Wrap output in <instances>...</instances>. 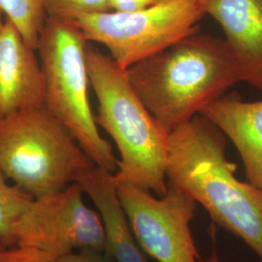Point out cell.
Masks as SVG:
<instances>
[{
  "mask_svg": "<svg viewBox=\"0 0 262 262\" xmlns=\"http://www.w3.org/2000/svg\"><path fill=\"white\" fill-rule=\"evenodd\" d=\"M90 84L98 101L94 117L120 152L115 181L163 196L167 191L169 133L134 93L126 71L112 57L86 46Z\"/></svg>",
  "mask_w": 262,
  "mask_h": 262,
  "instance_id": "obj_3",
  "label": "cell"
},
{
  "mask_svg": "<svg viewBox=\"0 0 262 262\" xmlns=\"http://www.w3.org/2000/svg\"><path fill=\"white\" fill-rule=\"evenodd\" d=\"M102 219L106 232V253L114 262H148L131 231L117 194L114 174L94 166L77 179Z\"/></svg>",
  "mask_w": 262,
  "mask_h": 262,
  "instance_id": "obj_12",
  "label": "cell"
},
{
  "mask_svg": "<svg viewBox=\"0 0 262 262\" xmlns=\"http://www.w3.org/2000/svg\"><path fill=\"white\" fill-rule=\"evenodd\" d=\"M88 43L75 20L47 17L36 50L45 82L44 106L69 130L95 166L115 174L119 159L99 133L89 99Z\"/></svg>",
  "mask_w": 262,
  "mask_h": 262,
  "instance_id": "obj_5",
  "label": "cell"
},
{
  "mask_svg": "<svg viewBox=\"0 0 262 262\" xmlns=\"http://www.w3.org/2000/svg\"><path fill=\"white\" fill-rule=\"evenodd\" d=\"M4 19H5V16H4V13H3V11L1 10V8H0V29H1V28H2V26H3Z\"/></svg>",
  "mask_w": 262,
  "mask_h": 262,
  "instance_id": "obj_20",
  "label": "cell"
},
{
  "mask_svg": "<svg viewBox=\"0 0 262 262\" xmlns=\"http://www.w3.org/2000/svg\"><path fill=\"white\" fill-rule=\"evenodd\" d=\"M5 18L18 28L28 46L37 50L39 37L47 15L43 0H0Z\"/></svg>",
  "mask_w": 262,
  "mask_h": 262,
  "instance_id": "obj_13",
  "label": "cell"
},
{
  "mask_svg": "<svg viewBox=\"0 0 262 262\" xmlns=\"http://www.w3.org/2000/svg\"><path fill=\"white\" fill-rule=\"evenodd\" d=\"M4 248H5V247H4V246H3V245H2V243H1V242H0V253H1V252H2V250H3V249H4Z\"/></svg>",
  "mask_w": 262,
  "mask_h": 262,
  "instance_id": "obj_21",
  "label": "cell"
},
{
  "mask_svg": "<svg viewBox=\"0 0 262 262\" xmlns=\"http://www.w3.org/2000/svg\"><path fill=\"white\" fill-rule=\"evenodd\" d=\"M116 185L142 251L158 262H200L190 229L197 208L192 197L168 183L166 193L160 197L125 183Z\"/></svg>",
  "mask_w": 262,
  "mask_h": 262,
  "instance_id": "obj_8",
  "label": "cell"
},
{
  "mask_svg": "<svg viewBox=\"0 0 262 262\" xmlns=\"http://www.w3.org/2000/svg\"><path fill=\"white\" fill-rule=\"evenodd\" d=\"M200 262H221V260L219 259V257H217V255L215 254V253H213L208 259L206 260H200Z\"/></svg>",
  "mask_w": 262,
  "mask_h": 262,
  "instance_id": "obj_19",
  "label": "cell"
},
{
  "mask_svg": "<svg viewBox=\"0 0 262 262\" xmlns=\"http://www.w3.org/2000/svg\"><path fill=\"white\" fill-rule=\"evenodd\" d=\"M235 173L225 135L202 115L169 133L167 183L192 197L262 262V188Z\"/></svg>",
  "mask_w": 262,
  "mask_h": 262,
  "instance_id": "obj_1",
  "label": "cell"
},
{
  "mask_svg": "<svg viewBox=\"0 0 262 262\" xmlns=\"http://www.w3.org/2000/svg\"><path fill=\"white\" fill-rule=\"evenodd\" d=\"M32 199L0 172V242L5 248L16 246L13 226Z\"/></svg>",
  "mask_w": 262,
  "mask_h": 262,
  "instance_id": "obj_14",
  "label": "cell"
},
{
  "mask_svg": "<svg viewBox=\"0 0 262 262\" xmlns=\"http://www.w3.org/2000/svg\"><path fill=\"white\" fill-rule=\"evenodd\" d=\"M125 71L134 93L168 133L242 82L225 40L199 32Z\"/></svg>",
  "mask_w": 262,
  "mask_h": 262,
  "instance_id": "obj_2",
  "label": "cell"
},
{
  "mask_svg": "<svg viewBox=\"0 0 262 262\" xmlns=\"http://www.w3.org/2000/svg\"><path fill=\"white\" fill-rule=\"evenodd\" d=\"M202 0H163L128 13L83 15L74 19L91 43L103 45L123 69L199 32Z\"/></svg>",
  "mask_w": 262,
  "mask_h": 262,
  "instance_id": "obj_6",
  "label": "cell"
},
{
  "mask_svg": "<svg viewBox=\"0 0 262 262\" xmlns=\"http://www.w3.org/2000/svg\"><path fill=\"white\" fill-rule=\"evenodd\" d=\"M200 115L232 141L249 182L262 188V100L245 102L237 94L223 95Z\"/></svg>",
  "mask_w": 262,
  "mask_h": 262,
  "instance_id": "obj_11",
  "label": "cell"
},
{
  "mask_svg": "<svg viewBox=\"0 0 262 262\" xmlns=\"http://www.w3.org/2000/svg\"><path fill=\"white\" fill-rule=\"evenodd\" d=\"M94 166L44 105L0 119V172L28 195L59 192Z\"/></svg>",
  "mask_w": 262,
  "mask_h": 262,
  "instance_id": "obj_4",
  "label": "cell"
},
{
  "mask_svg": "<svg viewBox=\"0 0 262 262\" xmlns=\"http://www.w3.org/2000/svg\"><path fill=\"white\" fill-rule=\"evenodd\" d=\"M48 18L74 19L83 15L112 12L110 0H43Z\"/></svg>",
  "mask_w": 262,
  "mask_h": 262,
  "instance_id": "obj_15",
  "label": "cell"
},
{
  "mask_svg": "<svg viewBox=\"0 0 262 262\" xmlns=\"http://www.w3.org/2000/svg\"><path fill=\"white\" fill-rule=\"evenodd\" d=\"M163 0H110L112 12L128 13L158 4Z\"/></svg>",
  "mask_w": 262,
  "mask_h": 262,
  "instance_id": "obj_18",
  "label": "cell"
},
{
  "mask_svg": "<svg viewBox=\"0 0 262 262\" xmlns=\"http://www.w3.org/2000/svg\"><path fill=\"white\" fill-rule=\"evenodd\" d=\"M84 194L73 183L59 192L33 198L13 226L16 246L35 248L57 258L83 250L106 252L102 219L84 203Z\"/></svg>",
  "mask_w": 262,
  "mask_h": 262,
  "instance_id": "obj_7",
  "label": "cell"
},
{
  "mask_svg": "<svg viewBox=\"0 0 262 262\" xmlns=\"http://www.w3.org/2000/svg\"><path fill=\"white\" fill-rule=\"evenodd\" d=\"M57 259L51 253L26 246L4 248L0 253V262H57Z\"/></svg>",
  "mask_w": 262,
  "mask_h": 262,
  "instance_id": "obj_16",
  "label": "cell"
},
{
  "mask_svg": "<svg viewBox=\"0 0 262 262\" xmlns=\"http://www.w3.org/2000/svg\"><path fill=\"white\" fill-rule=\"evenodd\" d=\"M35 51L5 18L0 29V119L44 105L45 82Z\"/></svg>",
  "mask_w": 262,
  "mask_h": 262,
  "instance_id": "obj_9",
  "label": "cell"
},
{
  "mask_svg": "<svg viewBox=\"0 0 262 262\" xmlns=\"http://www.w3.org/2000/svg\"><path fill=\"white\" fill-rule=\"evenodd\" d=\"M221 26L241 80L262 93V0H202Z\"/></svg>",
  "mask_w": 262,
  "mask_h": 262,
  "instance_id": "obj_10",
  "label": "cell"
},
{
  "mask_svg": "<svg viewBox=\"0 0 262 262\" xmlns=\"http://www.w3.org/2000/svg\"><path fill=\"white\" fill-rule=\"evenodd\" d=\"M57 262H114L106 252L96 250H83L59 257Z\"/></svg>",
  "mask_w": 262,
  "mask_h": 262,
  "instance_id": "obj_17",
  "label": "cell"
}]
</instances>
